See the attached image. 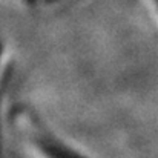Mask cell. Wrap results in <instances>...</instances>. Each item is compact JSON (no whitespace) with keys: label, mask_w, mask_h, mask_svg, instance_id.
<instances>
[{"label":"cell","mask_w":158,"mask_h":158,"mask_svg":"<svg viewBox=\"0 0 158 158\" xmlns=\"http://www.w3.org/2000/svg\"><path fill=\"white\" fill-rule=\"evenodd\" d=\"M149 3H151V6H152V9L155 11V14L158 15V0H149Z\"/></svg>","instance_id":"obj_2"},{"label":"cell","mask_w":158,"mask_h":158,"mask_svg":"<svg viewBox=\"0 0 158 158\" xmlns=\"http://www.w3.org/2000/svg\"><path fill=\"white\" fill-rule=\"evenodd\" d=\"M20 126L31 144L37 148L46 158H83L75 151H71V148H68L64 143L58 141L39 121L35 123L34 120L23 115V121Z\"/></svg>","instance_id":"obj_1"}]
</instances>
